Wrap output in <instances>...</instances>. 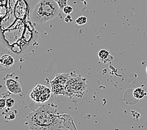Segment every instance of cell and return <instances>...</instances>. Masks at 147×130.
I'll list each match as a JSON object with an SVG mask.
<instances>
[{"label": "cell", "mask_w": 147, "mask_h": 130, "mask_svg": "<svg viewBox=\"0 0 147 130\" xmlns=\"http://www.w3.org/2000/svg\"><path fill=\"white\" fill-rule=\"evenodd\" d=\"M28 125L31 129H76L70 115L58 113L53 103H45L34 110L28 117Z\"/></svg>", "instance_id": "cell-1"}, {"label": "cell", "mask_w": 147, "mask_h": 130, "mask_svg": "<svg viewBox=\"0 0 147 130\" xmlns=\"http://www.w3.org/2000/svg\"><path fill=\"white\" fill-rule=\"evenodd\" d=\"M59 7L55 0H41L36 5L31 14L33 22L45 24L57 16Z\"/></svg>", "instance_id": "cell-2"}, {"label": "cell", "mask_w": 147, "mask_h": 130, "mask_svg": "<svg viewBox=\"0 0 147 130\" xmlns=\"http://www.w3.org/2000/svg\"><path fill=\"white\" fill-rule=\"evenodd\" d=\"M51 91L42 85H38L28 96V104L32 110H35L46 103L51 97Z\"/></svg>", "instance_id": "cell-3"}, {"label": "cell", "mask_w": 147, "mask_h": 130, "mask_svg": "<svg viewBox=\"0 0 147 130\" xmlns=\"http://www.w3.org/2000/svg\"><path fill=\"white\" fill-rule=\"evenodd\" d=\"M87 88L86 78L80 75H71L65 85V96L69 98H81Z\"/></svg>", "instance_id": "cell-4"}, {"label": "cell", "mask_w": 147, "mask_h": 130, "mask_svg": "<svg viewBox=\"0 0 147 130\" xmlns=\"http://www.w3.org/2000/svg\"><path fill=\"white\" fill-rule=\"evenodd\" d=\"M71 76L70 73L57 74L51 82V91L54 95L65 96V85L68 79Z\"/></svg>", "instance_id": "cell-5"}, {"label": "cell", "mask_w": 147, "mask_h": 130, "mask_svg": "<svg viewBox=\"0 0 147 130\" xmlns=\"http://www.w3.org/2000/svg\"><path fill=\"white\" fill-rule=\"evenodd\" d=\"M6 86L7 89L13 94H20L22 92V88L18 81L10 78L6 81Z\"/></svg>", "instance_id": "cell-6"}, {"label": "cell", "mask_w": 147, "mask_h": 130, "mask_svg": "<svg viewBox=\"0 0 147 130\" xmlns=\"http://www.w3.org/2000/svg\"><path fill=\"white\" fill-rule=\"evenodd\" d=\"M0 62H1V65L3 67L5 68H9L15 64V59L11 55H4L0 59Z\"/></svg>", "instance_id": "cell-7"}, {"label": "cell", "mask_w": 147, "mask_h": 130, "mask_svg": "<svg viewBox=\"0 0 147 130\" xmlns=\"http://www.w3.org/2000/svg\"><path fill=\"white\" fill-rule=\"evenodd\" d=\"M98 57L100 60L103 63H108L111 61L110 53L107 50H101L98 53Z\"/></svg>", "instance_id": "cell-8"}, {"label": "cell", "mask_w": 147, "mask_h": 130, "mask_svg": "<svg viewBox=\"0 0 147 130\" xmlns=\"http://www.w3.org/2000/svg\"><path fill=\"white\" fill-rule=\"evenodd\" d=\"M134 96L138 100L142 99L145 96V91L141 88H138L134 91Z\"/></svg>", "instance_id": "cell-9"}, {"label": "cell", "mask_w": 147, "mask_h": 130, "mask_svg": "<svg viewBox=\"0 0 147 130\" xmlns=\"http://www.w3.org/2000/svg\"><path fill=\"white\" fill-rule=\"evenodd\" d=\"M87 21H88V19H87V18L86 16H81L76 20L75 23L79 26H82L83 24H85L87 23Z\"/></svg>", "instance_id": "cell-10"}, {"label": "cell", "mask_w": 147, "mask_h": 130, "mask_svg": "<svg viewBox=\"0 0 147 130\" xmlns=\"http://www.w3.org/2000/svg\"><path fill=\"white\" fill-rule=\"evenodd\" d=\"M16 103V101L15 99L11 98H8V99L6 100V106L8 108H11L14 106V105Z\"/></svg>", "instance_id": "cell-11"}, {"label": "cell", "mask_w": 147, "mask_h": 130, "mask_svg": "<svg viewBox=\"0 0 147 130\" xmlns=\"http://www.w3.org/2000/svg\"><path fill=\"white\" fill-rule=\"evenodd\" d=\"M57 3L59 7V9H63L66 6H67L68 0H55Z\"/></svg>", "instance_id": "cell-12"}, {"label": "cell", "mask_w": 147, "mask_h": 130, "mask_svg": "<svg viewBox=\"0 0 147 130\" xmlns=\"http://www.w3.org/2000/svg\"><path fill=\"white\" fill-rule=\"evenodd\" d=\"M73 8L71 6H69V5L66 6L65 8L63 9V13L66 14V15H70V14L73 12Z\"/></svg>", "instance_id": "cell-13"}, {"label": "cell", "mask_w": 147, "mask_h": 130, "mask_svg": "<svg viewBox=\"0 0 147 130\" xmlns=\"http://www.w3.org/2000/svg\"><path fill=\"white\" fill-rule=\"evenodd\" d=\"M72 20H73L72 17L71 15H67V16H66L65 18V22H67V23L71 22Z\"/></svg>", "instance_id": "cell-14"}, {"label": "cell", "mask_w": 147, "mask_h": 130, "mask_svg": "<svg viewBox=\"0 0 147 130\" xmlns=\"http://www.w3.org/2000/svg\"><path fill=\"white\" fill-rule=\"evenodd\" d=\"M6 100H5L3 99V98H2V99H1V101H0V105H1V108L3 109L4 107H5L6 106Z\"/></svg>", "instance_id": "cell-15"}, {"label": "cell", "mask_w": 147, "mask_h": 130, "mask_svg": "<svg viewBox=\"0 0 147 130\" xmlns=\"http://www.w3.org/2000/svg\"><path fill=\"white\" fill-rule=\"evenodd\" d=\"M146 72H147V68H146Z\"/></svg>", "instance_id": "cell-16"}]
</instances>
